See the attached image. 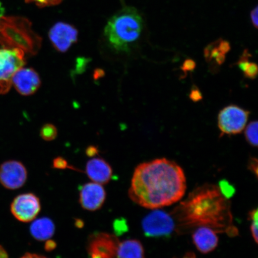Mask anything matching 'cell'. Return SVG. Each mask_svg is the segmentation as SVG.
<instances>
[{"mask_svg":"<svg viewBox=\"0 0 258 258\" xmlns=\"http://www.w3.org/2000/svg\"><path fill=\"white\" fill-rule=\"evenodd\" d=\"M7 251L0 245V258H8Z\"/></svg>","mask_w":258,"mask_h":258,"instance_id":"4dcf8cb0","label":"cell"},{"mask_svg":"<svg viewBox=\"0 0 258 258\" xmlns=\"http://www.w3.org/2000/svg\"><path fill=\"white\" fill-rule=\"evenodd\" d=\"M48 37L55 49L61 53L66 52L76 43L78 31L73 25L64 22H58L51 28Z\"/></svg>","mask_w":258,"mask_h":258,"instance_id":"30bf717a","label":"cell"},{"mask_svg":"<svg viewBox=\"0 0 258 258\" xmlns=\"http://www.w3.org/2000/svg\"><path fill=\"white\" fill-rule=\"evenodd\" d=\"M53 166L54 168L58 169H64L69 167L67 161L62 157H57L53 160Z\"/></svg>","mask_w":258,"mask_h":258,"instance_id":"603a6c76","label":"cell"},{"mask_svg":"<svg viewBox=\"0 0 258 258\" xmlns=\"http://www.w3.org/2000/svg\"><path fill=\"white\" fill-rule=\"evenodd\" d=\"M106 197L105 189L99 183L89 182L80 186L79 203L86 211H98L104 205Z\"/></svg>","mask_w":258,"mask_h":258,"instance_id":"8fae6325","label":"cell"},{"mask_svg":"<svg viewBox=\"0 0 258 258\" xmlns=\"http://www.w3.org/2000/svg\"><path fill=\"white\" fill-rule=\"evenodd\" d=\"M86 172L92 182L105 185L112 178L113 171L107 161L101 158H93L86 164Z\"/></svg>","mask_w":258,"mask_h":258,"instance_id":"4fadbf2b","label":"cell"},{"mask_svg":"<svg viewBox=\"0 0 258 258\" xmlns=\"http://www.w3.org/2000/svg\"><path fill=\"white\" fill-rule=\"evenodd\" d=\"M257 121H254L250 122L245 131V137L247 143L251 146H257Z\"/></svg>","mask_w":258,"mask_h":258,"instance_id":"ac0fdd59","label":"cell"},{"mask_svg":"<svg viewBox=\"0 0 258 258\" xmlns=\"http://www.w3.org/2000/svg\"><path fill=\"white\" fill-rule=\"evenodd\" d=\"M24 51L20 48L0 49V93L6 94L14 74L25 66Z\"/></svg>","mask_w":258,"mask_h":258,"instance_id":"277c9868","label":"cell"},{"mask_svg":"<svg viewBox=\"0 0 258 258\" xmlns=\"http://www.w3.org/2000/svg\"><path fill=\"white\" fill-rule=\"evenodd\" d=\"M196 67V63L192 60H187L185 61L184 64H183V69L185 71H191L195 69Z\"/></svg>","mask_w":258,"mask_h":258,"instance_id":"4316f807","label":"cell"},{"mask_svg":"<svg viewBox=\"0 0 258 258\" xmlns=\"http://www.w3.org/2000/svg\"><path fill=\"white\" fill-rule=\"evenodd\" d=\"M171 215L179 230L206 227L217 233L237 234L233 223L230 201L217 185L205 184L198 187Z\"/></svg>","mask_w":258,"mask_h":258,"instance_id":"7a4b0ae2","label":"cell"},{"mask_svg":"<svg viewBox=\"0 0 258 258\" xmlns=\"http://www.w3.org/2000/svg\"><path fill=\"white\" fill-rule=\"evenodd\" d=\"M190 98L195 102L201 101L202 99V93L198 89H192L190 93Z\"/></svg>","mask_w":258,"mask_h":258,"instance_id":"cb8c5ba5","label":"cell"},{"mask_svg":"<svg viewBox=\"0 0 258 258\" xmlns=\"http://www.w3.org/2000/svg\"><path fill=\"white\" fill-rule=\"evenodd\" d=\"M116 258H145L143 244L136 239L120 242Z\"/></svg>","mask_w":258,"mask_h":258,"instance_id":"2e32d148","label":"cell"},{"mask_svg":"<svg viewBox=\"0 0 258 258\" xmlns=\"http://www.w3.org/2000/svg\"><path fill=\"white\" fill-rule=\"evenodd\" d=\"M98 149L94 147H90L86 150V154L89 157H93L96 156L98 153Z\"/></svg>","mask_w":258,"mask_h":258,"instance_id":"f1b7e54d","label":"cell"},{"mask_svg":"<svg viewBox=\"0 0 258 258\" xmlns=\"http://www.w3.org/2000/svg\"><path fill=\"white\" fill-rule=\"evenodd\" d=\"M230 50V45L228 41L219 39L210 44L205 48V54L208 60H215L218 64L223 63L225 59V54Z\"/></svg>","mask_w":258,"mask_h":258,"instance_id":"e0dca14e","label":"cell"},{"mask_svg":"<svg viewBox=\"0 0 258 258\" xmlns=\"http://www.w3.org/2000/svg\"><path fill=\"white\" fill-rule=\"evenodd\" d=\"M249 169L255 173L256 176H257V160L256 158H251L249 161Z\"/></svg>","mask_w":258,"mask_h":258,"instance_id":"484cf974","label":"cell"},{"mask_svg":"<svg viewBox=\"0 0 258 258\" xmlns=\"http://www.w3.org/2000/svg\"><path fill=\"white\" fill-rule=\"evenodd\" d=\"M244 76L248 79H255L257 75V66L256 63L250 62L244 72Z\"/></svg>","mask_w":258,"mask_h":258,"instance_id":"7402d4cb","label":"cell"},{"mask_svg":"<svg viewBox=\"0 0 258 258\" xmlns=\"http://www.w3.org/2000/svg\"><path fill=\"white\" fill-rule=\"evenodd\" d=\"M142 227L148 237L169 236L176 229L172 215L159 209H154L143 219Z\"/></svg>","mask_w":258,"mask_h":258,"instance_id":"5b68a950","label":"cell"},{"mask_svg":"<svg viewBox=\"0 0 258 258\" xmlns=\"http://www.w3.org/2000/svg\"><path fill=\"white\" fill-rule=\"evenodd\" d=\"M11 210L13 215L18 221L31 222L36 218L41 211L40 199L33 193L22 194L12 202Z\"/></svg>","mask_w":258,"mask_h":258,"instance_id":"ba28073f","label":"cell"},{"mask_svg":"<svg viewBox=\"0 0 258 258\" xmlns=\"http://www.w3.org/2000/svg\"><path fill=\"white\" fill-rule=\"evenodd\" d=\"M143 29V18L137 10L125 7L109 19L104 35L113 49L127 52L131 45L140 38Z\"/></svg>","mask_w":258,"mask_h":258,"instance_id":"3957f363","label":"cell"},{"mask_svg":"<svg viewBox=\"0 0 258 258\" xmlns=\"http://www.w3.org/2000/svg\"><path fill=\"white\" fill-rule=\"evenodd\" d=\"M119 243L116 235L96 232L90 235L86 249L90 258H116Z\"/></svg>","mask_w":258,"mask_h":258,"instance_id":"8992f818","label":"cell"},{"mask_svg":"<svg viewBox=\"0 0 258 258\" xmlns=\"http://www.w3.org/2000/svg\"><path fill=\"white\" fill-rule=\"evenodd\" d=\"M62 0H26L27 3H34L39 7L44 8L59 5Z\"/></svg>","mask_w":258,"mask_h":258,"instance_id":"44dd1931","label":"cell"},{"mask_svg":"<svg viewBox=\"0 0 258 258\" xmlns=\"http://www.w3.org/2000/svg\"><path fill=\"white\" fill-rule=\"evenodd\" d=\"M21 258H47L44 256L40 255L35 253H27L22 256Z\"/></svg>","mask_w":258,"mask_h":258,"instance_id":"f546056e","label":"cell"},{"mask_svg":"<svg viewBox=\"0 0 258 258\" xmlns=\"http://www.w3.org/2000/svg\"><path fill=\"white\" fill-rule=\"evenodd\" d=\"M192 241L200 252L207 254L214 251L218 245L217 233L206 227L196 228L192 235Z\"/></svg>","mask_w":258,"mask_h":258,"instance_id":"5bb4252c","label":"cell"},{"mask_svg":"<svg viewBox=\"0 0 258 258\" xmlns=\"http://www.w3.org/2000/svg\"><path fill=\"white\" fill-rule=\"evenodd\" d=\"M30 230L34 239L40 241H46L53 237L55 232V225L49 218L43 217L32 222Z\"/></svg>","mask_w":258,"mask_h":258,"instance_id":"9a60e30c","label":"cell"},{"mask_svg":"<svg viewBox=\"0 0 258 258\" xmlns=\"http://www.w3.org/2000/svg\"><path fill=\"white\" fill-rule=\"evenodd\" d=\"M27 177V170L20 161L9 160L0 166V183L6 188L14 190L21 188Z\"/></svg>","mask_w":258,"mask_h":258,"instance_id":"9c48e42d","label":"cell"},{"mask_svg":"<svg viewBox=\"0 0 258 258\" xmlns=\"http://www.w3.org/2000/svg\"><path fill=\"white\" fill-rule=\"evenodd\" d=\"M57 135V128L53 124H44L41 128L40 136L44 141H51L55 140Z\"/></svg>","mask_w":258,"mask_h":258,"instance_id":"d6986e66","label":"cell"},{"mask_svg":"<svg viewBox=\"0 0 258 258\" xmlns=\"http://www.w3.org/2000/svg\"><path fill=\"white\" fill-rule=\"evenodd\" d=\"M249 112L236 105L224 108L218 115V127L222 134L236 135L244 130Z\"/></svg>","mask_w":258,"mask_h":258,"instance_id":"52a82bcc","label":"cell"},{"mask_svg":"<svg viewBox=\"0 0 258 258\" xmlns=\"http://www.w3.org/2000/svg\"><path fill=\"white\" fill-rule=\"evenodd\" d=\"M249 219L251 221L250 232L253 238L257 244L258 242L257 209H253L249 212Z\"/></svg>","mask_w":258,"mask_h":258,"instance_id":"ffe728a7","label":"cell"},{"mask_svg":"<svg viewBox=\"0 0 258 258\" xmlns=\"http://www.w3.org/2000/svg\"><path fill=\"white\" fill-rule=\"evenodd\" d=\"M4 9L3 8L1 3H0V19H2L3 14H4Z\"/></svg>","mask_w":258,"mask_h":258,"instance_id":"836d02e7","label":"cell"},{"mask_svg":"<svg viewBox=\"0 0 258 258\" xmlns=\"http://www.w3.org/2000/svg\"><path fill=\"white\" fill-rule=\"evenodd\" d=\"M12 83L21 95L30 96L39 89L41 80L36 71L32 69L22 68L14 74Z\"/></svg>","mask_w":258,"mask_h":258,"instance_id":"7c38bea8","label":"cell"},{"mask_svg":"<svg viewBox=\"0 0 258 258\" xmlns=\"http://www.w3.org/2000/svg\"><path fill=\"white\" fill-rule=\"evenodd\" d=\"M186 189V177L182 167L174 161L159 159L136 167L128 197L141 207L159 209L180 201Z\"/></svg>","mask_w":258,"mask_h":258,"instance_id":"6da1fadb","label":"cell"},{"mask_svg":"<svg viewBox=\"0 0 258 258\" xmlns=\"http://www.w3.org/2000/svg\"><path fill=\"white\" fill-rule=\"evenodd\" d=\"M76 225H77V227L82 228L83 227V223L82 221L77 220Z\"/></svg>","mask_w":258,"mask_h":258,"instance_id":"d6a6232c","label":"cell"},{"mask_svg":"<svg viewBox=\"0 0 258 258\" xmlns=\"http://www.w3.org/2000/svg\"><path fill=\"white\" fill-rule=\"evenodd\" d=\"M257 15H258V9L257 7L254 8L251 11L250 13V19L251 22H252V24L255 28H257L258 25V19H257Z\"/></svg>","mask_w":258,"mask_h":258,"instance_id":"d4e9b609","label":"cell"},{"mask_svg":"<svg viewBox=\"0 0 258 258\" xmlns=\"http://www.w3.org/2000/svg\"><path fill=\"white\" fill-rule=\"evenodd\" d=\"M56 247V243L53 240H47L46 244H45V250L47 251H50L55 249Z\"/></svg>","mask_w":258,"mask_h":258,"instance_id":"83f0119b","label":"cell"},{"mask_svg":"<svg viewBox=\"0 0 258 258\" xmlns=\"http://www.w3.org/2000/svg\"><path fill=\"white\" fill-rule=\"evenodd\" d=\"M182 258H196V254L193 252L186 253Z\"/></svg>","mask_w":258,"mask_h":258,"instance_id":"1f68e13d","label":"cell"}]
</instances>
